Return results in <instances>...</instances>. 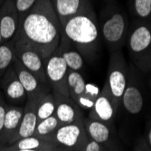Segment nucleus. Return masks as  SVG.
I'll return each mask as SVG.
<instances>
[{"instance_id": "1", "label": "nucleus", "mask_w": 151, "mask_h": 151, "mask_svg": "<svg viewBox=\"0 0 151 151\" xmlns=\"http://www.w3.org/2000/svg\"><path fill=\"white\" fill-rule=\"evenodd\" d=\"M61 37V23L51 0H37L19 20L18 30L13 41L15 47L34 50L45 60L56 52Z\"/></svg>"}, {"instance_id": "2", "label": "nucleus", "mask_w": 151, "mask_h": 151, "mask_svg": "<svg viewBox=\"0 0 151 151\" xmlns=\"http://www.w3.org/2000/svg\"><path fill=\"white\" fill-rule=\"evenodd\" d=\"M61 26L62 35L78 49L82 56H94L99 50L101 31L93 8L70 17Z\"/></svg>"}, {"instance_id": "3", "label": "nucleus", "mask_w": 151, "mask_h": 151, "mask_svg": "<svg viewBox=\"0 0 151 151\" xmlns=\"http://www.w3.org/2000/svg\"><path fill=\"white\" fill-rule=\"evenodd\" d=\"M129 30L126 13L115 4L107 5L101 14L100 31L109 52L121 50Z\"/></svg>"}, {"instance_id": "4", "label": "nucleus", "mask_w": 151, "mask_h": 151, "mask_svg": "<svg viewBox=\"0 0 151 151\" xmlns=\"http://www.w3.org/2000/svg\"><path fill=\"white\" fill-rule=\"evenodd\" d=\"M127 45L132 63L138 71L151 73V23L135 21L129 26Z\"/></svg>"}, {"instance_id": "5", "label": "nucleus", "mask_w": 151, "mask_h": 151, "mask_svg": "<svg viewBox=\"0 0 151 151\" xmlns=\"http://www.w3.org/2000/svg\"><path fill=\"white\" fill-rule=\"evenodd\" d=\"M128 74L129 64L122 51L117 50L111 52L109 60L106 82L117 111H119L121 104V98L128 81Z\"/></svg>"}, {"instance_id": "6", "label": "nucleus", "mask_w": 151, "mask_h": 151, "mask_svg": "<svg viewBox=\"0 0 151 151\" xmlns=\"http://www.w3.org/2000/svg\"><path fill=\"white\" fill-rule=\"evenodd\" d=\"M45 139L56 145L63 151L81 150L88 139L83 126V119L70 124L61 125Z\"/></svg>"}, {"instance_id": "7", "label": "nucleus", "mask_w": 151, "mask_h": 151, "mask_svg": "<svg viewBox=\"0 0 151 151\" xmlns=\"http://www.w3.org/2000/svg\"><path fill=\"white\" fill-rule=\"evenodd\" d=\"M125 111L132 116L139 114L144 108V92L142 81L138 69L133 65H129L128 81L121 98V104Z\"/></svg>"}, {"instance_id": "8", "label": "nucleus", "mask_w": 151, "mask_h": 151, "mask_svg": "<svg viewBox=\"0 0 151 151\" xmlns=\"http://www.w3.org/2000/svg\"><path fill=\"white\" fill-rule=\"evenodd\" d=\"M68 72L69 69L65 61L57 52L45 59L46 79L52 93L69 96L67 84Z\"/></svg>"}, {"instance_id": "9", "label": "nucleus", "mask_w": 151, "mask_h": 151, "mask_svg": "<svg viewBox=\"0 0 151 151\" xmlns=\"http://www.w3.org/2000/svg\"><path fill=\"white\" fill-rule=\"evenodd\" d=\"M0 91L4 94L8 105L24 106L27 101V95L13 64L0 78Z\"/></svg>"}, {"instance_id": "10", "label": "nucleus", "mask_w": 151, "mask_h": 151, "mask_svg": "<svg viewBox=\"0 0 151 151\" xmlns=\"http://www.w3.org/2000/svg\"><path fill=\"white\" fill-rule=\"evenodd\" d=\"M13 67L26 92L27 100H39L52 91L50 86L43 84L31 72L26 69L17 57L13 63Z\"/></svg>"}, {"instance_id": "11", "label": "nucleus", "mask_w": 151, "mask_h": 151, "mask_svg": "<svg viewBox=\"0 0 151 151\" xmlns=\"http://www.w3.org/2000/svg\"><path fill=\"white\" fill-rule=\"evenodd\" d=\"M117 114L118 111L116 109L114 102L112 101L108 83L105 81L100 94L98 95L97 99L95 100L93 107L89 111L88 117L93 119L112 124Z\"/></svg>"}, {"instance_id": "12", "label": "nucleus", "mask_w": 151, "mask_h": 151, "mask_svg": "<svg viewBox=\"0 0 151 151\" xmlns=\"http://www.w3.org/2000/svg\"><path fill=\"white\" fill-rule=\"evenodd\" d=\"M19 27V16L14 0H4L0 7V33L3 43L15 38Z\"/></svg>"}, {"instance_id": "13", "label": "nucleus", "mask_w": 151, "mask_h": 151, "mask_svg": "<svg viewBox=\"0 0 151 151\" xmlns=\"http://www.w3.org/2000/svg\"><path fill=\"white\" fill-rule=\"evenodd\" d=\"M67 84L70 97L80 106L82 111H89L93 107L95 101L86 93V81L82 73L69 70Z\"/></svg>"}, {"instance_id": "14", "label": "nucleus", "mask_w": 151, "mask_h": 151, "mask_svg": "<svg viewBox=\"0 0 151 151\" xmlns=\"http://www.w3.org/2000/svg\"><path fill=\"white\" fill-rule=\"evenodd\" d=\"M16 57L43 84L48 85L45 74V60L34 50L23 47H15Z\"/></svg>"}, {"instance_id": "15", "label": "nucleus", "mask_w": 151, "mask_h": 151, "mask_svg": "<svg viewBox=\"0 0 151 151\" xmlns=\"http://www.w3.org/2000/svg\"><path fill=\"white\" fill-rule=\"evenodd\" d=\"M53 97L55 102L54 115L62 125L70 124L84 118L83 111L71 97L58 93H53Z\"/></svg>"}, {"instance_id": "16", "label": "nucleus", "mask_w": 151, "mask_h": 151, "mask_svg": "<svg viewBox=\"0 0 151 151\" xmlns=\"http://www.w3.org/2000/svg\"><path fill=\"white\" fill-rule=\"evenodd\" d=\"M23 113L24 107L8 105L3 123L2 132L0 135V145L10 146L16 142Z\"/></svg>"}, {"instance_id": "17", "label": "nucleus", "mask_w": 151, "mask_h": 151, "mask_svg": "<svg viewBox=\"0 0 151 151\" xmlns=\"http://www.w3.org/2000/svg\"><path fill=\"white\" fill-rule=\"evenodd\" d=\"M83 126L89 139L108 147L113 142V125L101 120L93 119L90 117L83 118Z\"/></svg>"}, {"instance_id": "18", "label": "nucleus", "mask_w": 151, "mask_h": 151, "mask_svg": "<svg viewBox=\"0 0 151 151\" xmlns=\"http://www.w3.org/2000/svg\"><path fill=\"white\" fill-rule=\"evenodd\" d=\"M51 2L61 24L70 17L92 8L90 0H51Z\"/></svg>"}, {"instance_id": "19", "label": "nucleus", "mask_w": 151, "mask_h": 151, "mask_svg": "<svg viewBox=\"0 0 151 151\" xmlns=\"http://www.w3.org/2000/svg\"><path fill=\"white\" fill-rule=\"evenodd\" d=\"M56 52L63 58L69 70L80 73L83 71L84 57L81 55L78 49L63 35Z\"/></svg>"}, {"instance_id": "20", "label": "nucleus", "mask_w": 151, "mask_h": 151, "mask_svg": "<svg viewBox=\"0 0 151 151\" xmlns=\"http://www.w3.org/2000/svg\"><path fill=\"white\" fill-rule=\"evenodd\" d=\"M39 100L35 99V100L26 101L24 106V113L21 120L20 128L17 135L16 141L34 135L36 125L38 123L37 115H36V107Z\"/></svg>"}, {"instance_id": "21", "label": "nucleus", "mask_w": 151, "mask_h": 151, "mask_svg": "<svg viewBox=\"0 0 151 151\" xmlns=\"http://www.w3.org/2000/svg\"><path fill=\"white\" fill-rule=\"evenodd\" d=\"M10 146L17 149H59L63 151L62 148L50 142L49 140L35 136L18 139Z\"/></svg>"}, {"instance_id": "22", "label": "nucleus", "mask_w": 151, "mask_h": 151, "mask_svg": "<svg viewBox=\"0 0 151 151\" xmlns=\"http://www.w3.org/2000/svg\"><path fill=\"white\" fill-rule=\"evenodd\" d=\"M16 59L15 45L14 41L7 43H2L0 45V78L7 71V69L12 66L14 61Z\"/></svg>"}, {"instance_id": "23", "label": "nucleus", "mask_w": 151, "mask_h": 151, "mask_svg": "<svg viewBox=\"0 0 151 151\" xmlns=\"http://www.w3.org/2000/svg\"><path fill=\"white\" fill-rule=\"evenodd\" d=\"M54 111H55V102H54L53 93L51 91L43 96L37 103L36 115L38 121L54 115Z\"/></svg>"}, {"instance_id": "24", "label": "nucleus", "mask_w": 151, "mask_h": 151, "mask_svg": "<svg viewBox=\"0 0 151 151\" xmlns=\"http://www.w3.org/2000/svg\"><path fill=\"white\" fill-rule=\"evenodd\" d=\"M61 125L62 124L55 117V115H52L47 119L38 121L33 136L45 139L50 135H52Z\"/></svg>"}, {"instance_id": "25", "label": "nucleus", "mask_w": 151, "mask_h": 151, "mask_svg": "<svg viewBox=\"0 0 151 151\" xmlns=\"http://www.w3.org/2000/svg\"><path fill=\"white\" fill-rule=\"evenodd\" d=\"M132 10L139 20L149 19L151 17V0H132Z\"/></svg>"}, {"instance_id": "26", "label": "nucleus", "mask_w": 151, "mask_h": 151, "mask_svg": "<svg viewBox=\"0 0 151 151\" xmlns=\"http://www.w3.org/2000/svg\"><path fill=\"white\" fill-rule=\"evenodd\" d=\"M14 1H15L20 20L26 13H28L31 10V8L37 2V0H14Z\"/></svg>"}, {"instance_id": "27", "label": "nucleus", "mask_w": 151, "mask_h": 151, "mask_svg": "<svg viewBox=\"0 0 151 151\" xmlns=\"http://www.w3.org/2000/svg\"><path fill=\"white\" fill-rule=\"evenodd\" d=\"M7 108H8V104L5 99V96L2 93V91H0V135H1V132H2L3 123H4Z\"/></svg>"}, {"instance_id": "28", "label": "nucleus", "mask_w": 151, "mask_h": 151, "mask_svg": "<svg viewBox=\"0 0 151 151\" xmlns=\"http://www.w3.org/2000/svg\"><path fill=\"white\" fill-rule=\"evenodd\" d=\"M81 151H105V147L88 138Z\"/></svg>"}, {"instance_id": "29", "label": "nucleus", "mask_w": 151, "mask_h": 151, "mask_svg": "<svg viewBox=\"0 0 151 151\" xmlns=\"http://www.w3.org/2000/svg\"><path fill=\"white\" fill-rule=\"evenodd\" d=\"M100 92H101V89L96 84L91 83V82H86V93L91 100L95 101Z\"/></svg>"}, {"instance_id": "30", "label": "nucleus", "mask_w": 151, "mask_h": 151, "mask_svg": "<svg viewBox=\"0 0 151 151\" xmlns=\"http://www.w3.org/2000/svg\"><path fill=\"white\" fill-rule=\"evenodd\" d=\"M134 151H151V149L149 148L146 139H140L137 141L134 147Z\"/></svg>"}, {"instance_id": "31", "label": "nucleus", "mask_w": 151, "mask_h": 151, "mask_svg": "<svg viewBox=\"0 0 151 151\" xmlns=\"http://www.w3.org/2000/svg\"><path fill=\"white\" fill-rule=\"evenodd\" d=\"M2 147L5 151H62L59 149H17L11 146H2Z\"/></svg>"}, {"instance_id": "32", "label": "nucleus", "mask_w": 151, "mask_h": 151, "mask_svg": "<svg viewBox=\"0 0 151 151\" xmlns=\"http://www.w3.org/2000/svg\"><path fill=\"white\" fill-rule=\"evenodd\" d=\"M147 143L149 147V148L151 149V119L148 121L147 126Z\"/></svg>"}, {"instance_id": "33", "label": "nucleus", "mask_w": 151, "mask_h": 151, "mask_svg": "<svg viewBox=\"0 0 151 151\" xmlns=\"http://www.w3.org/2000/svg\"><path fill=\"white\" fill-rule=\"evenodd\" d=\"M105 151H119V149L116 147L115 143H112L108 147H105Z\"/></svg>"}, {"instance_id": "34", "label": "nucleus", "mask_w": 151, "mask_h": 151, "mask_svg": "<svg viewBox=\"0 0 151 151\" xmlns=\"http://www.w3.org/2000/svg\"><path fill=\"white\" fill-rule=\"evenodd\" d=\"M2 43H3V41H2V36H1V33H0V45H2Z\"/></svg>"}, {"instance_id": "35", "label": "nucleus", "mask_w": 151, "mask_h": 151, "mask_svg": "<svg viewBox=\"0 0 151 151\" xmlns=\"http://www.w3.org/2000/svg\"><path fill=\"white\" fill-rule=\"evenodd\" d=\"M3 2H4V0H0V7H1V6H2V4H3Z\"/></svg>"}, {"instance_id": "36", "label": "nucleus", "mask_w": 151, "mask_h": 151, "mask_svg": "<svg viewBox=\"0 0 151 151\" xmlns=\"http://www.w3.org/2000/svg\"><path fill=\"white\" fill-rule=\"evenodd\" d=\"M0 151H5L4 149H3V147H2V146L0 145Z\"/></svg>"}, {"instance_id": "37", "label": "nucleus", "mask_w": 151, "mask_h": 151, "mask_svg": "<svg viewBox=\"0 0 151 151\" xmlns=\"http://www.w3.org/2000/svg\"><path fill=\"white\" fill-rule=\"evenodd\" d=\"M69 151H81V150H69Z\"/></svg>"}, {"instance_id": "38", "label": "nucleus", "mask_w": 151, "mask_h": 151, "mask_svg": "<svg viewBox=\"0 0 151 151\" xmlns=\"http://www.w3.org/2000/svg\"><path fill=\"white\" fill-rule=\"evenodd\" d=\"M150 83H151V77H150Z\"/></svg>"}]
</instances>
